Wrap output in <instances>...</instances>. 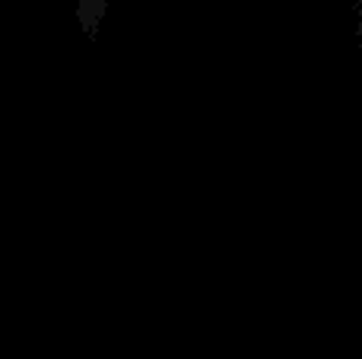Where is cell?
<instances>
[{
  "instance_id": "obj_1",
  "label": "cell",
  "mask_w": 362,
  "mask_h": 359,
  "mask_svg": "<svg viewBox=\"0 0 362 359\" xmlns=\"http://www.w3.org/2000/svg\"><path fill=\"white\" fill-rule=\"evenodd\" d=\"M105 13H108V0H76V23H80L83 35L86 38L99 35Z\"/></svg>"
}]
</instances>
